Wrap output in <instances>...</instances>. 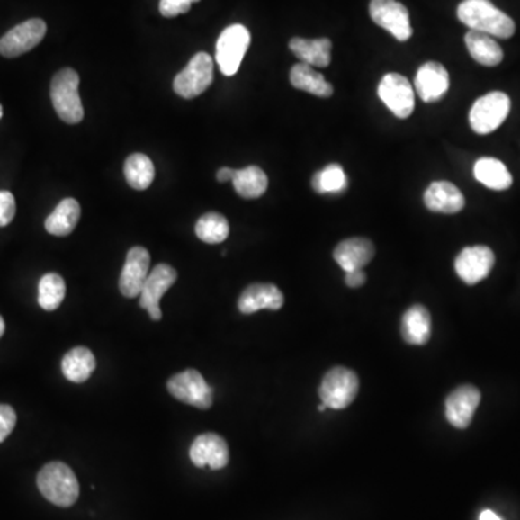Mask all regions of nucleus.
<instances>
[{
    "label": "nucleus",
    "instance_id": "40",
    "mask_svg": "<svg viewBox=\"0 0 520 520\" xmlns=\"http://www.w3.org/2000/svg\"><path fill=\"white\" fill-rule=\"evenodd\" d=\"M317 409H318L319 412H326L327 407H326V405H324V403H323V405H319V407L317 408Z\"/></svg>",
    "mask_w": 520,
    "mask_h": 520
},
{
    "label": "nucleus",
    "instance_id": "7",
    "mask_svg": "<svg viewBox=\"0 0 520 520\" xmlns=\"http://www.w3.org/2000/svg\"><path fill=\"white\" fill-rule=\"evenodd\" d=\"M250 32L243 25L229 26L217 40L216 61L224 76H235L249 49Z\"/></svg>",
    "mask_w": 520,
    "mask_h": 520
},
{
    "label": "nucleus",
    "instance_id": "23",
    "mask_svg": "<svg viewBox=\"0 0 520 520\" xmlns=\"http://www.w3.org/2000/svg\"><path fill=\"white\" fill-rule=\"evenodd\" d=\"M465 45L474 61L484 67H496L503 61V49L490 35L469 31Z\"/></svg>",
    "mask_w": 520,
    "mask_h": 520
},
{
    "label": "nucleus",
    "instance_id": "24",
    "mask_svg": "<svg viewBox=\"0 0 520 520\" xmlns=\"http://www.w3.org/2000/svg\"><path fill=\"white\" fill-rule=\"evenodd\" d=\"M81 209L77 200L64 198L63 202L57 205L56 210L48 216L45 220V229L49 235L68 236L80 220Z\"/></svg>",
    "mask_w": 520,
    "mask_h": 520
},
{
    "label": "nucleus",
    "instance_id": "20",
    "mask_svg": "<svg viewBox=\"0 0 520 520\" xmlns=\"http://www.w3.org/2000/svg\"><path fill=\"white\" fill-rule=\"evenodd\" d=\"M424 202L426 209L434 213L455 214L464 209L465 198L454 184L435 181L426 188Z\"/></svg>",
    "mask_w": 520,
    "mask_h": 520
},
{
    "label": "nucleus",
    "instance_id": "30",
    "mask_svg": "<svg viewBox=\"0 0 520 520\" xmlns=\"http://www.w3.org/2000/svg\"><path fill=\"white\" fill-rule=\"evenodd\" d=\"M125 176L130 187L147 190L155 178V166L147 155L133 154L126 159Z\"/></svg>",
    "mask_w": 520,
    "mask_h": 520
},
{
    "label": "nucleus",
    "instance_id": "38",
    "mask_svg": "<svg viewBox=\"0 0 520 520\" xmlns=\"http://www.w3.org/2000/svg\"><path fill=\"white\" fill-rule=\"evenodd\" d=\"M479 520H502V519H500V517H498V515H496V513L493 512V510L486 509L480 513V517H479Z\"/></svg>",
    "mask_w": 520,
    "mask_h": 520
},
{
    "label": "nucleus",
    "instance_id": "1",
    "mask_svg": "<svg viewBox=\"0 0 520 520\" xmlns=\"http://www.w3.org/2000/svg\"><path fill=\"white\" fill-rule=\"evenodd\" d=\"M457 16L470 30L488 33L490 37L507 40L516 31L513 19L496 8L490 0H464L458 4Z\"/></svg>",
    "mask_w": 520,
    "mask_h": 520
},
{
    "label": "nucleus",
    "instance_id": "34",
    "mask_svg": "<svg viewBox=\"0 0 520 520\" xmlns=\"http://www.w3.org/2000/svg\"><path fill=\"white\" fill-rule=\"evenodd\" d=\"M16 426V412L13 408L0 403V443H4Z\"/></svg>",
    "mask_w": 520,
    "mask_h": 520
},
{
    "label": "nucleus",
    "instance_id": "28",
    "mask_svg": "<svg viewBox=\"0 0 520 520\" xmlns=\"http://www.w3.org/2000/svg\"><path fill=\"white\" fill-rule=\"evenodd\" d=\"M268 175L256 166L238 169L233 178L236 193L247 200L262 197L268 190Z\"/></svg>",
    "mask_w": 520,
    "mask_h": 520
},
{
    "label": "nucleus",
    "instance_id": "6",
    "mask_svg": "<svg viewBox=\"0 0 520 520\" xmlns=\"http://www.w3.org/2000/svg\"><path fill=\"white\" fill-rule=\"evenodd\" d=\"M214 61L207 52H198L174 80V92L184 99H194L213 83Z\"/></svg>",
    "mask_w": 520,
    "mask_h": 520
},
{
    "label": "nucleus",
    "instance_id": "39",
    "mask_svg": "<svg viewBox=\"0 0 520 520\" xmlns=\"http://www.w3.org/2000/svg\"><path fill=\"white\" fill-rule=\"evenodd\" d=\"M4 318H2V316H0V337L4 336Z\"/></svg>",
    "mask_w": 520,
    "mask_h": 520
},
{
    "label": "nucleus",
    "instance_id": "11",
    "mask_svg": "<svg viewBox=\"0 0 520 520\" xmlns=\"http://www.w3.org/2000/svg\"><path fill=\"white\" fill-rule=\"evenodd\" d=\"M47 23L42 19H30L12 28L0 38V54L6 58H16L31 51L44 40Z\"/></svg>",
    "mask_w": 520,
    "mask_h": 520
},
{
    "label": "nucleus",
    "instance_id": "3",
    "mask_svg": "<svg viewBox=\"0 0 520 520\" xmlns=\"http://www.w3.org/2000/svg\"><path fill=\"white\" fill-rule=\"evenodd\" d=\"M80 77L73 68H63L51 81L52 106L61 121L77 125L85 118V109L78 94Z\"/></svg>",
    "mask_w": 520,
    "mask_h": 520
},
{
    "label": "nucleus",
    "instance_id": "29",
    "mask_svg": "<svg viewBox=\"0 0 520 520\" xmlns=\"http://www.w3.org/2000/svg\"><path fill=\"white\" fill-rule=\"evenodd\" d=\"M312 188L318 194H343L348 188L345 169L338 164H330L312 176Z\"/></svg>",
    "mask_w": 520,
    "mask_h": 520
},
{
    "label": "nucleus",
    "instance_id": "37",
    "mask_svg": "<svg viewBox=\"0 0 520 520\" xmlns=\"http://www.w3.org/2000/svg\"><path fill=\"white\" fill-rule=\"evenodd\" d=\"M236 169L228 168V166H224V168L219 169L217 171V180L220 181V183H229V181H233L235 178Z\"/></svg>",
    "mask_w": 520,
    "mask_h": 520
},
{
    "label": "nucleus",
    "instance_id": "27",
    "mask_svg": "<svg viewBox=\"0 0 520 520\" xmlns=\"http://www.w3.org/2000/svg\"><path fill=\"white\" fill-rule=\"evenodd\" d=\"M474 176L490 190L505 191L512 187V174L502 161L496 158L479 159L474 164Z\"/></svg>",
    "mask_w": 520,
    "mask_h": 520
},
{
    "label": "nucleus",
    "instance_id": "4",
    "mask_svg": "<svg viewBox=\"0 0 520 520\" xmlns=\"http://www.w3.org/2000/svg\"><path fill=\"white\" fill-rule=\"evenodd\" d=\"M359 376L348 367H333L327 372L318 389L319 399L331 409H345L359 393Z\"/></svg>",
    "mask_w": 520,
    "mask_h": 520
},
{
    "label": "nucleus",
    "instance_id": "35",
    "mask_svg": "<svg viewBox=\"0 0 520 520\" xmlns=\"http://www.w3.org/2000/svg\"><path fill=\"white\" fill-rule=\"evenodd\" d=\"M191 9L188 0H161L159 2V12L166 18H175V16L187 13Z\"/></svg>",
    "mask_w": 520,
    "mask_h": 520
},
{
    "label": "nucleus",
    "instance_id": "33",
    "mask_svg": "<svg viewBox=\"0 0 520 520\" xmlns=\"http://www.w3.org/2000/svg\"><path fill=\"white\" fill-rule=\"evenodd\" d=\"M16 213L15 197L9 191H0V228L12 223Z\"/></svg>",
    "mask_w": 520,
    "mask_h": 520
},
{
    "label": "nucleus",
    "instance_id": "10",
    "mask_svg": "<svg viewBox=\"0 0 520 520\" xmlns=\"http://www.w3.org/2000/svg\"><path fill=\"white\" fill-rule=\"evenodd\" d=\"M378 94L396 118L408 119L414 112V88L409 80L400 74H386L379 83Z\"/></svg>",
    "mask_w": 520,
    "mask_h": 520
},
{
    "label": "nucleus",
    "instance_id": "12",
    "mask_svg": "<svg viewBox=\"0 0 520 520\" xmlns=\"http://www.w3.org/2000/svg\"><path fill=\"white\" fill-rule=\"evenodd\" d=\"M495 262V253L488 246H469L455 257V272L462 282L476 285L488 278Z\"/></svg>",
    "mask_w": 520,
    "mask_h": 520
},
{
    "label": "nucleus",
    "instance_id": "8",
    "mask_svg": "<svg viewBox=\"0 0 520 520\" xmlns=\"http://www.w3.org/2000/svg\"><path fill=\"white\" fill-rule=\"evenodd\" d=\"M166 388L175 399L198 409H210L213 405V389L207 385L202 373L194 369L173 376Z\"/></svg>",
    "mask_w": 520,
    "mask_h": 520
},
{
    "label": "nucleus",
    "instance_id": "22",
    "mask_svg": "<svg viewBox=\"0 0 520 520\" xmlns=\"http://www.w3.org/2000/svg\"><path fill=\"white\" fill-rule=\"evenodd\" d=\"M290 49L293 52V56L300 58V63L311 67H328L331 63L333 42L328 38L318 40L292 38L290 40Z\"/></svg>",
    "mask_w": 520,
    "mask_h": 520
},
{
    "label": "nucleus",
    "instance_id": "2",
    "mask_svg": "<svg viewBox=\"0 0 520 520\" xmlns=\"http://www.w3.org/2000/svg\"><path fill=\"white\" fill-rule=\"evenodd\" d=\"M37 484L40 495L59 507H70L80 496L77 477L68 465L61 462L44 465L38 473Z\"/></svg>",
    "mask_w": 520,
    "mask_h": 520
},
{
    "label": "nucleus",
    "instance_id": "16",
    "mask_svg": "<svg viewBox=\"0 0 520 520\" xmlns=\"http://www.w3.org/2000/svg\"><path fill=\"white\" fill-rule=\"evenodd\" d=\"M190 458L198 469L209 465L211 470L224 469L230 460L229 445L223 436L207 433L198 435L190 448Z\"/></svg>",
    "mask_w": 520,
    "mask_h": 520
},
{
    "label": "nucleus",
    "instance_id": "21",
    "mask_svg": "<svg viewBox=\"0 0 520 520\" xmlns=\"http://www.w3.org/2000/svg\"><path fill=\"white\" fill-rule=\"evenodd\" d=\"M400 333L410 345H426L431 338V314L424 305L415 304L403 312Z\"/></svg>",
    "mask_w": 520,
    "mask_h": 520
},
{
    "label": "nucleus",
    "instance_id": "25",
    "mask_svg": "<svg viewBox=\"0 0 520 520\" xmlns=\"http://www.w3.org/2000/svg\"><path fill=\"white\" fill-rule=\"evenodd\" d=\"M290 80L291 85L298 90L324 97V99L331 97L334 93L333 85L326 80L323 74L314 70L308 64H295L291 70Z\"/></svg>",
    "mask_w": 520,
    "mask_h": 520
},
{
    "label": "nucleus",
    "instance_id": "9",
    "mask_svg": "<svg viewBox=\"0 0 520 520\" xmlns=\"http://www.w3.org/2000/svg\"><path fill=\"white\" fill-rule=\"evenodd\" d=\"M369 13L376 25L392 33L400 42L409 40L414 33L410 26L409 12L398 0H372Z\"/></svg>",
    "mask_w": 520,
    "mask_h": 520
},
{
    "label": "nucleus",
    "instance_id": "42",
    "mask_svg": "<svg viewBox=\"0 0 520 520\" xmlns=\"http://www.w3.org/2000/svg\"><path fill=\"white\" fill-rule=\"evenodd\" d=\"M188 2H190L191 4H197V2H200V0H188Z\"/></svg>",
    "mask_w": 520,
    "mask_h": 520
},
{
    "label": "nucleus",
    "instance_id": "5",
    "mask_svg": "<svg viewBox=\"0 0 520 520\" xmlns=\"http://www.w3.org/2000/svg\"><path fill=\"white\" fill-rule=\"evenodd\" d=\"M509 95L503 92H491L474 102L470 111V125L479 135L495 132L509 116Z\"/></svg>",
    "mask_w": 520,
    "mask_h": 520
},
{
    "label": "nucleus",
    "instance_id": "32",
    "mask_svg": "<svg viewBox=\"0 0 520 520\" xmlns=\"http://www.w3.org/2000/svg\"><path fill=\"white\" fill-rule=\"evenodd\" d=\"M66 298V282L58 273L42 276L38 286V302L45 311H56Z\"/></svg>",
    "mask_w": 520,
    "mask_h": 520
},
{
    "label": "nucleus",
    "instance_id": "17",
    "mask_svg": "<svg viewBox=\"0 0 520 520\" xmlns=\"http://www.w3.org/2000/svg\"><path fill=\"white\" fill-rule=\"evenodd\" d=\"M414 85L422 102H438L447 94L450 88V76L443 64L429 61L419 67L415 76Z\"/></svg>",
    "mask_w": 520,
    "mask_h": 520
},
{
    "label": "nucleus",
    "instance_id": "15",
    "mask_svg": "<svg viewBox=\"0 0 520 520\" xmlns=\"http://www.w3.org/2000/svg\"><path fill=\"white\" fill-rule=\"evenodd\" d=\"M481 393L476 386L462 385L454 389L445 400V417L451 426L457 429L469 428L474 412L480 405Z\"/></svg>",
    "mask_w": 520,
    "mask_h": 520
},
{
    "label": "nucleus",
    "instance_id": "36",
    "mask_svg": "<svg viewBox=\"0 0 520 520\" xmlns=\"http://www.w3.org/2000/svg\"><path fill=\"white\" fill-rule=\"evenodd\" d=\"M367 281V276L363 269L360 271L345 272V282L348 288H360V286L364 285Z\"/></svg>",
    "mask_w": 520,
    "mask_h": 520
},
{
    "label": "nucleus",
    "instance_id": "14",
    "mask_svg": "<svg viewBox=\"0 0 520 520\" xmlns=\"http://www.w3.org/2000/svg\"><path fill=\"white\" fill-rule=\"evenodd\" d=\"M150 255L142 246L129 250L119 279V290L126 298L139 297L149 275Z\"/></svg>",
    "mask_w": 520,
    "mask_h": 520
},
{
    "label": "nucleus",
    "instance_id": "26",
    "mask_svg": "<svg viewBox=\"0 0 520 520\" xmlns=\"http://www.w3.org/2000/svg\"><path fill=\"white\" fill-rule=\"evenodd\" d=\"M64 376L73 383H85L95 369V359L87 347H74L61 362Z\"/></svg>",
    "mask_w": 520,
    "mask_h": 520
},
{
    "label": "nucleus",
    "instance_id": "19",
    "mask_svg": "<svg viewBox=\"0 0 520 520\" xmlns=\"http://www.w3.org/2000/svg\"><path fill=\"white\" fill-rule=\"evenodd\" d=\"M374 245L364 238H345L334 249V260L345 272L360 271L374 257Z\"/></svg>",
    "mask_w": 520,
    "mask_h": 520
},
{
    "label": "nucleus",
    "instance_id": "41",
    "mask_svg": "<svg viewBox=\"0 0 520 520\" xmlns=\"http://www.w3.org/2000/svg\"><path fill=\"white\" fill-rule=\"evenodd\" d=\"M2 116H4V109L0 106V119H2Z\"/></svg>",
    "mask_w": 520,
    "mask_h": 520
},
{
    "label": "nucleus",
    "instance_id": "13",
    "mask_svg": "<svg viewBox=\"0 0 520 520\" xmlns=\"http://www.w3.org/2000/svg\"><path fill=\"white\" fill-rule=\"evenodd\" d=\"M175 269L166 264H159L155 266L148 275L147 282L143 285L142 292L139 295V305L143 309H147L150 318L154 321L162 319L161 298L166 295V291L176 282Z\"/></svg>",
    "mask_w": 520,
    "mask_h": 520
},
{
    "label": "nucleus",
    "instance_id": "18",
    "mask_svg": "<svg viewBox=\"0 0 520 520\" xmlns=\"http://www.w3.org/2000/svg\"><path fill=\"white\" fill-rule=\"evenodd\" d=\"M285 298L278 286L272 283H252L243 291L238 298V311L246 316L255 314L260 309L278 311L283 307Z\"/></svg>",
    "mask_w": 520,
    "mask_h": 520
},
{
    "label": "nucleus",
    "instance_id": "31",
    "mask_svg": "<svg viewBox=\"0 0 520 520\" xmlns=\"http://www.w3.org/2000/svg\"><path fill=\"white\" fill-rule=\"evenodd\" d=\"M230 226L223 214L207 213L195 224V235L202 242L217 245L229 238Z\"/></svg>",
    "mask_w": 520,
    "mask_h": 520
}]
</instances>
